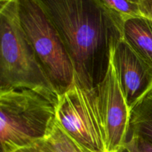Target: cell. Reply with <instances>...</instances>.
<instances>
[{"instance_id": "6da1fadb", "label": "cell", "mask_w": 152, "mask_h": 152, "mask_svg": "<svg viewBox=\"0 0 152 152\" xmlns=\"http://www.w3.org/2000/svg\"><path fill=\"white\" fill-rule=\"evenodd\" d=\"M54 26L71 59L74 81L94 89L104 80L123 24L99 0H36Z\"/></svg>"}, {"instance_id": "7a4b0ae2", "label": "cell", "mask_w": 152, "mask_h": 152, "mask_svg": "<svg viewBox=\"0 0 152 152\" xmlns=\"http://www.w3.org/2000/svg\"><path fill=\"white\" fill-rule=\"evenodd\" d=\"M0 91L31 89L58 105L59 96L21 25L18 1L0 5Z\"/></svg>"}, {"instance_id": "3957f363", "label": "cell", "mask_w": 152, "mask_h": 152, "mask_svg": "<svg viewBox=\"0 0 152 152\" xmlns=\"http://www.w3.org/2000/svg\"><path fill=\"white\" fill-rule=\"evenodd\" d=\"M56 108L31 89L0 91L1 152H16L45 139L56 123Z\"/></svg>"}, {"instance_id": "277c9868", "label": "cell", "mask_w": 152, "mask_h": 152, "mask_svg": "<svg viewBox=\"0 0 152 152\" xmlns=\"http://www.w3.org/2000/svg\"><path fill=\"white\" fill-rule=\"evenodd\" d=\"M19 19L37 57L59 97L75 80L71 59L63 43L36 0H17Z\"/></svg>"}, {"instance_id": "5b68a950", "label": "cell", "mask_w": 152, "mask_h": 152, "mask_svg": "<svg viewBox=\"0 0 152 152\" xmlns=\"http://www.w3.org/2000/svg\"><path fill=\"white\" fill-rule=\"evenodd\" d=\"M56 121L73 140L90 151L108 152L96 88L86 89L74 81L59 97Z\"/></svg>"}, {"instance_id": "8992f818", "label": "cell", "mask_w": 152, "mask_h": 152, "mask_svg": "<svg viewBox=\"0 0 152 152\" xmlns=\"http://www.w3.org/2000/svg\"><path fill=\"white\" fill-rule=\"evenodd\" d=\"M96 88L105 122L108 151L118 152L127 142L131 111L120 88L112 58L105 78Z\"/></svg>"}, {"instance_id": "52a82bcc", "label": "cell", "mask_w": 152, "mask_h": 152, "mask_svg": "<svg viewBox=\"0 0 152 152\" xmlns=\"http://www.w3.org/2000/svg\"><path fill=\"white\" fill-rule=\"evenodd\" d=\"M120 88L131 110L152 91V67L123 38L111 53Z\"/></svg>"}, {"instance_id": "ba28073f", "label": "cell", "mask_w": 152, "mask_h": 152, "mask_svg": "<svg viewBox=\"0 0 152 152\" xmlns=\"http://www.w3.org/2000/svg\"><path fill=\"white\" fill-rule=\"evenodd\" d=\"M123 38L134 50L152 67V19L140 16L126 21Z\"/></svg>"}, {"instance_id": "9c48e42d", "label": "cell", "mask_w": 152, "mask_h": 152, "mask_svg": "<svg viewBox=\"0 0 152 152\" xmlns=\"http://www.w3.org/2000/svg\"><path fill=\"white\" fill-rule=\"evenodd\" d=\"M132 137L152 144V91L131 110L128 139Z\"/></svg>"}, {"instance_id": "30bf717a", "label": "cell", "mask_w": 152, "mask_h": 152, "mask_svg": "<svg viewBox=\"0 0 152 152\" xmlns=\"http://www.w3.org/2000/svg\"><path fill=\"white\" fill-rule=\"evenodd\" d=\"M38 142L45 152H91L73 140L57 121L51 133Z\"/></svg>"}, {"instance_id": "8fae6325", "label": "cell", "mask_w": 152, "mask_h": 152, "mask_svg": "<svg viewBox=\"0 0 152 152\" xmlns=\"http://www.w3.org/2000/svg\"><path fill=\"white\" fill-rule=\"evenodd\" d=\"M121 23L129 19L143 16L140 0H99Z\"/></svg>"}, {"instance_id": "7c38bea8", "label": "cell", "mask_w": 152, "mask_h": 152, "mask_svg": "<svg viewBox=\"0 0 152 152\" xmlns=\"http://www.w3.org/2000/svg\"><path fill=\"white\" fill-rule=\"evenodd\" d=\"M129 139L134 140L139 152H152V144L147 142L145 140L138 137H129Z\"/></svg>"}, {"instance_id": "4fadbf2b", "label": "cell", "mask_w": 152, "mask_h": 152, "mask_svg": "<svg viewBox=\"0 0 152 152\" xmlns=\"http://www.w3.org/2000/svg\"><path fill=\"white\" fill-rule=\"evenodd\" d=\"M140 4L144 16L152 19V0H140Z\"/></svg>"}, {"instance_id": "5bb4252c", "label": "cell", "mask_w": 152, "mask_h": 152, "mask_svg": "<svg viewBox=\"0 0 152 152\" xmlns=\"http://www.w3.org/2000/svg\"><path fill=\"white\" fill-rule=\"evenodd\" d=\"M118 152H139L133 139H129L124 146Z\"/></svg>"}, {"instance_id": "9a60e30c", "label": "cell", "mask_w": 152, "mask_h": 152, "mask_svg": "<svg viewBox=\"0 0 152 152\" xmlns=\"http://www.w3.org/2000/svg\"><path fill=\"white\" fill-rule=\"evenodd\" d=\"M16 152H45V151L43 150V148H42L41 145H39V143L37 142V143L31 145V146L22 148V149L19 150V151Z\"/></svg>"}, {"instance_id": "2e32d148", "label": "cell", "mask_w": 152, "mask_h": 152, "mask_svg": "<svg viewBox=\"0 0 152 152\" xmlns=\"http://www.w3.org/2000/svg\"><path fill=\"white\" fill-rule=\"evenodd\" d=\"M12 0H0V5H3L4 4H7V3L10 2Z\"/></svg>"}]
</instances>
